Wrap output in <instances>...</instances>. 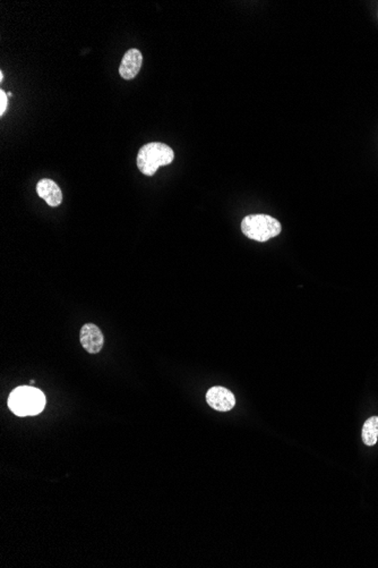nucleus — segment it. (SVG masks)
<instances>
[{"mask_svg":"<svg viewBox=\"0 0 378 568\" xmlns=\"http://www.w3.org/2000/svg\"><path fill=\"white\" fill-rule=\"evenodd\" d=\"M8 407L18 417L40 415L46 407V396L33 386H20L9 395Z\"/></svg>","mask_w":378,"mask_h":568,"instance_id":"nucleus-1","label":"nucleus"},{"mask_svg":"<svg viewBox=\"0 0 378 568\" xmlns=\"http://www.w3.org/2000/svg\"><path fill=\"white\" fill-rule=\"evenodd\" d=\"M174 159V150L165 143H148L137 154V167L142 174L153 176L160 167L170 165Z\"/></svg>","mask_w":378,"mask_h":568,"instance_id":"nucleus-2","label":"nucleus"},{"mask_svg":"<svg viewBox=\"0 0 378 568\" xmlns=\"http://www.w3.org/2000/svg\"><path fill=\"white\" fill-rule=\"evenodd\" d=\"M281 231L282 226L279 220L268 214H249L242 221V234L256 242H268L281 234Z\"/></svg>","mask_w":378,"mask_h":568,"instance_id":"nucleus-3","label":"nucleus"},{"mask_svg":"<svg viewBox=\"0 0 378 568\" xmlns=\"http://www.w3.org/2000/svg\"><path fill=\"white\" fill-rule=\"evenodd\" d=\"M206 402L215 411L229 412L236 405V397L229 389L214 386L206 393Z\"/></svg>","mask_w":378,"mask_h":568,"instance_id":"nucleus-4","label":"nucleus"},{"mask_svg":"<svg viewBox=\"0 0 378 568\" xmlns=\"http://www.w3.org/2000/svg\"><path fill=\"white\" fill-rule=\"evenodd\" d=\"M81 344L90 354H98L102 349L105 337L99 327L94 323H85L81 329Z\"/></svg>","mask_w":378,"mask_h":568,"instance_id":"nucleus-5","label":"nucleus"},{"mask_svg":"<svg viewBox=\"0 0 378 568\" xmlns=\"http://www.w3.org/2000/svg\"><path fill=\"white\" fill-rule=\"evenodd\" d=\"M143 54L138 49L131 48L122 57L119 67L120 76L124 80H133L140 73Z\"/></svg>","mask_w":378,"mask_h":568,"instance_id":"nucleus-6","label":"nucleus"},{"mask_svg":"<svg viewBox=\"0 0 378 568\" xmlns=\"http://www.w3.org/2000/svg\"><path fill=\"white\" fill-rule=\"evenodd\" d=\"M37 193L50 207H58L63 202V193L57 183L49 178H43L37 185Z\"/></svg>","mask_w":378,"mask_h":568,"instance_id":"nucleus-7","label":"nucleus"},{"mask_svg":"<svg viewBox=\"0 0 378 568\" xmlns=\"http://www.w3.org/2000/svg\"><path fill=\"white\" fill-rule=\"evenodd\" d=\"M378 439V417H372L362 427V441L365 445L374 446Z\"/></svg>","mask_w":378,"mask_h":568,"instance_id":"nucleus-8","label":"nucleus"},{"mask_svg":"<svg viewBox=\"0 0 378 568\" xmlns=\"http://www.w3.org/2000/svg\"><path fill=\"white\" fill-rule=\"evenodd\" d=\"M8 108V95L6 92L1 90L0 91V116H4Z\"/></svg>","mask_w":378,"mask_h":568,"instance_id":"nucleus-9","label":"nucleus"},{"mask_svg":"<svg viewBox=\"0 0 378 568\" xmlns=\"http://www.w3.org/2000/svg\"><path fill=\"white\" fill-rule=\"evenodd\" d=\"M4 81V73L3 71H0V82H3Z\"/></svg>","mask_w":378,"mask_h":568,"instance_id":"nucleus-10","label":"nucleus"},{"mask_svg":"<svg viewBox=\"0 0 378 568\" xmlns=\"http://www.w3.org/2000/svg\"><path fill=\"white\" fill-rule=\"evenodd\" d=\"M35 380H31V381H30V385H35Z\"/></svg>","mask_w":378,"mask_h":568,"instance_id":"nucleus-11","label":"nucleus"}]
</instances>
